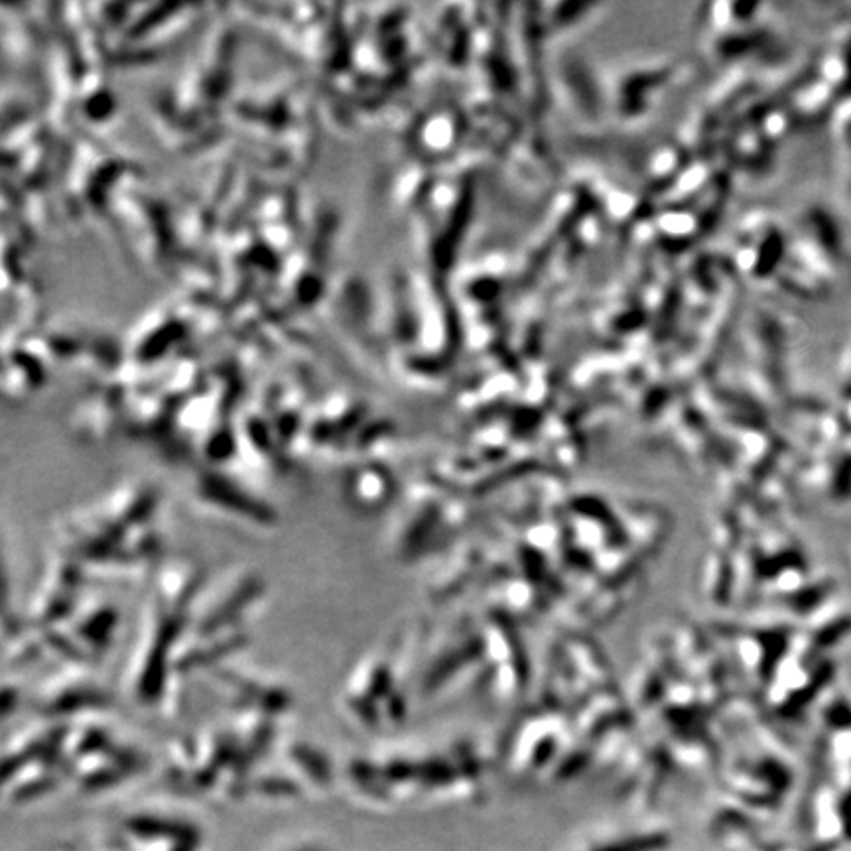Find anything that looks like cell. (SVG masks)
<instances>
[{"instance_id": "obj_1", "label": "cell", "mask_w": 851, "mask_h": 851, "mask_svg": "<svg viewBox=\"0 0 851 851\" xmlns=\"http://www.w3.org/2000/svg\"><path fill=\"white\" fill-rule=\"evenodd\" d=\"M123 840L128 851H198L201 843L191 826L153 816H136L125 822Z\"/></svg>"}]
</instances>
